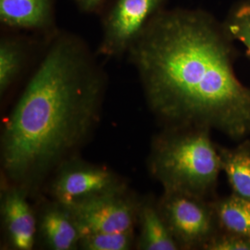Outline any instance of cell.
Returning a JSON list of instances; mask_svg holds the SVG:
<instances>
[{"label": "cell", "mask_w": 250, "mask_h": 250, "mask_svg": "<svg viewBox=\"0 0 250 250\" xmlns=\"http://www.w3.org/2000/svg\"><path fill=\"white\" fill-rule=\"evenodd\" d=\"M223 21L203 9H163L128 54L147 105L165 127L197 126L235 141L250 136V87Z\"/></svg>", "instance_id": "6da1fadb"}, {"label": "cell", "mask_w": 250, "mask_h": 250, "mask_svg": "<svg viewBox=\"0 0 250 250\" xmlns=\"http://www.w3.org/2000/svg\"><path fill=\"white\" fill-rule=\"evenodd\" d=\"M106 77L84 42L54 38L1 134L2 182L34 196L100 121Z\"/></svg>", "instance_id": "7a4b0ae2"}, {"label": "cell", "mask_w": 250, "mask_h": 250, "mask_svg": "<svg viewBox=\"0 0 250 250\" xmlns=\"http://www.w3.org/2000/svg\"><path fill=\"white\" fill-rule=\"evenodd\" d=\"M205 127H165L151 144L148 170L163 192L212 200L222 171L218 145Z\"/></svg>", "instance_id": "3957f363"}, {"label": "cell", "mask_w": 250, "mask_h": 250, "mask_svg": "<svg viewBox=\"0 0 250 250\" xmlns=\"http://www.w3.org/2000/svg\"><path fill=\"white\" fill-rule=\"evenodd\" d=\"M158 204L180 250H205L221 232L212 200L184 193L163 192Z\"/></svg>", "instance_id": "277c9868"}, {"label": "cell", "mask_w": 250, "mask_h": 250, "mask_svg": "<svg viewBox=\"0 0 250 250\" xmlns=\"http://www.w3.org/2000/svg\"><path fill=\"white\" fill-rule=\"evenodd\" d=\"M125 180L106 166L74 157L54 172L49 194L61 203L72 206L108 193L127 189Z\"/></svg>", "instance_id": "5b68a950"}, {"label": "cell", "mask_w": 250, "mask_h": 250, "mask_svg": "<svg viewBox=\"0 0 250 250\" xmlns=\"http://www.w3.org/2000/svg\"><path fill=\"white\" fill-rule=\"evenodd\" d=\"M139 204L140 199L127 188L67 207L83 236L97 232H134Z\"/></svg>", "instance_id": "8992f818"}, {"label": "cell", "mask_w": 250, "mask_h": 250, "mask_svg": "<svg viewBox=\"0 0 250 250\" xmlns=\"http://www.w3.org/2000/svg\"><path fill=\"white\" fill-rule=\"evenodd\" d=\"M169 0H116L103 23L99 53L118 57L128 52L135 40Z\"/></svg>", "instance_id": "52a82bcc"}, {"label": "cell", "mask_w": 250, "mask_h": 250, "mask_svg": "<svg viewBox=\"0 0 250 250\" xmlns=\"http://www.w3.org/2000/svg\"><path fill=\"white\" fill-rule=\"evenodd\" d=\"M23 188L2 182L0 213L6 246L31 250L37 241V215Z\"/></svg>", "instance_id": "ba28073f"}, {"label": "cell", "mask_w": 250, "mask_h": 250, "mask_svg": "<svg viewBox=\"0 0 250 250\" xmlns=\"http://www.w3.org/2000/svg\"><path fill=\"white\" fill-rule=\"evenodd\" d=\"M37 241L51 250H79L80 231L69 207L52 199L36 211Z\"/></svg>", "instance_id": "9c48e42d"}, {"label": "cell", "mask_w": 250, "mask_h": 250, "mask_svg": "<svg viewBox=\"0 0 250 250\" xmlns=\"http://www.w3.org/2000/svg\"><path fill=\"white\" fill-rule=\"evenodd\" d=\"M55 0H0V21L10 28L47 30L54 21Z\"/></svg>", "instance_id": "30bf717a"}, {"label": "cell", "mask_w": 250, "mask_h": 250, "mask_svg": "<svg viewBox=\"0 0 250 250\" xmlns=\"http://www.w3.org/2000/svg\"><path fill=\"white\" fill-rule=\"evenodd\" d=\"M137 225L139 234L135 247L138 250H180L154 197L140 199Z\"/></svg>", "instance_id": "8fae6325"}, {"label": "cell", "mask_w": 250, "mask_h": 250, "mask_svg": "<svg viewBox=\"0 0 250 250\" xmlns=\"http://www.w3.org/2000/svg\"><path fill=\"white\" fill-rule=\"evenodd\" d=\"M222 171L232 194L250 200V139L245 138L234 147L218 146Z\"/></svg>", "instance_id": "7c38bea8"}, {"label": "cell", "mask_w": 250, "mask_h": 250, "mask_svg": "<svg viewBox=\"0 0 250 250\" xmlns=\"http://www.w3.org/2000/svg\"><path fill=\"white\" fill-rule=\"evenodd\" d=\"M221 232L250 238V200L231 194L212 199Z\"/></svg>", "instance_id": "4fadbf2b"}, {"label": "cell", "mask_w": 250, "mask_h": 250, "mask_svg": "<svg viewBox=\"0 0 250 250\" xmlns=\"http://www.w3.org/2000/svg\"><path fill=\"white\" fill-rule=\"evenodd\" d=\"M25 59V47L18 38L2 37L0 41V94L5 95L17 79Z\"/></svg>", "instance_id": "5bb4252c"}, {"label": "cell", "mask_w": 250, "mask_h": 250, "mask_svg": "<svg viewBox=\"0 0 250 250\" xmlns=\"http://www.w3.org/2000/svg\"><path fill=\"white\" fill-rule=\"evenodd\" d=\"M223 22L232 39L244 45L250 59V0L236 2Z\"/></svg>", "instance_id": "9a60e30c"}, {"label": "cell", "mask_w": 250, "mask_h": 250, "mask_svg": "<svg viewBox=\"0 0 250 250\" xmlns=\"http://www.w3.org/2000/svg\"><path fill=\"white\" fill-rule=\"evenodd\" d=\"M136 246L134 232H97L81 237L79 250H129Z\"/></svg>", "instance_id": "2e32d148"}, {"label": "cell", "mask_w": 250, "mask_h": 250, "mask_svg": "<svg viewBox=\"0 0 250 250\" xmlns=\"http://www.w3.org/2000/svg\"><path fill=\"white\" fill-rule=\"evenodd\" d=\"M77 7L84 12H94L100 8L103 0H74Z\"/></svg>", "instance_id": "e0dca14e"}]
</instances>
